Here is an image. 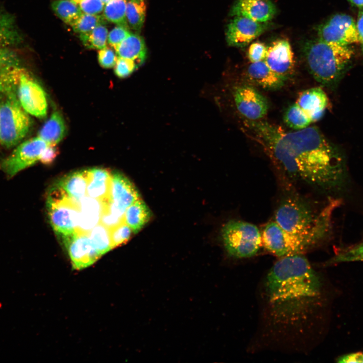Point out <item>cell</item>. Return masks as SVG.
<instances>
[{
  "label": "cell",
  "mask_w": 363,
  "mask_h": 363,
  "mask_svg": "<svg viewBox=\"0 0 363 363\" xmlns=\"http://www.w3.org/2000/svg\"><path fill=\"white\" fill-rule=\"evenodd\" d=\"M244 124L246 135L288 178L324 190L342 184L346 174L342 159L316 127L287 132L261 119H246Z\"/></svg>",
  "instance_id": "1"
},
{
  "label": "cell",
  "mask_w": 363,
  "mask_h": 363,
  "mask_svg": "<svg viewBox=\"0 0 363 363\" xmlns=\"http://www.w3.org/2000/svg\"><path fill=\"white\" fill-rule=\"evenodd\" d=\"M321 296L320 277L304 255L279 258L262 285L267 331L274 337L292 341L310 335Z\"/></svg>",
  "instance_id": "2"
},
{
  "label": "cell",
  "mask_w": 363,
  "mask_h": 363,
  "mask_svg": "<svg viewBox=\"0 0 363 363\" xmlns=\"http://www.w3.org/2000/svg\"><path fill=\"white\" fill-rule=\"evenodd\" d=\"M303 52L310 74L326 86H333L340 80L354 53L349 46L327 42L319 38L307 41Z\"/></svg>",
  "instance_id": "3"
},
{
  "label": "cell",
  "mask_w": 363,
  "mask_h": 363,
  "mask_svg": "<svg viewBox=\"0 0 363 363\" xmlns=\"http://www.w3.org/2000/svg\"><path fill=\"white\" fill-rule=\"evenodd\" d=\"M339 202L331 201L318 213L301 198L290 196L283 199L277 208L274 221L285 231L304 234L315 231L329 232L332 215Z\"/></svg>",
  "instance_id": "4"
},
{
  "label": "cell",
  "mask_w": 363,
  "mask_h": 363,
  "mask_svg": "<svg viewBox=\"0 0 363 363\" xmlns=\"http://www.w3.org/2000/svg\"><path fill=\"white\" fill-rule=\"evenodd\" d=\"M263 246L279 258L304 255L321 242L329 233L315 231L299 234L284 230L274 220L267 223L261 231Z\"/></svg>",
  "instance_id": "5"
},
{
  "label": "cell",
  "mask_w": 363,
  "mask_h": 363,
  "mask_svg": "<svg viewBox=\"0 0 363 363\" xmlns=\"http://www.w3.org/2000/svg\"><path fill=\"white\" fill-rule=\"evenodd\" d=\"M31 127V118L21 105L16 93L2 94L0 144L7 148L16 147L28 134Z\"/></svg>",
  "instance_id": "6"
},
{
  "label": "cell",
  "mask_w": 363,
  "mask_h": 363,
  "mask_svg": "<svg viewBox=\"0 0 363 363\" xmlns=\"http://www.w3.org/2000/svg\"><path fill=\"white\" fill-rule=\"evenodd\" d=\"M222 236L227 252L236 258L252 257L263 246L261 231L247 221H229L222 228Z\"/></svg>",
  "instance_id": "7"
},
{
  "label": "cell",
  "mask_w": 363,
  "mask_h": 363,
  "mask_svg": "<svg viewBox=\"0 0 363 363\" xmlns=\"http://www.w3.org/2000/svg\"><path fill=\"white\" fill-rule=\"evenodd\" d=\"M77 201L58 186L48 194L46 203L49 222L61 238L77 232L80 213Z\"/></svg>",
  "instance_id": "8"
},
{
  "label": "cell",
  "mask_w": 363,
  "mask_h": 363,
  "mask_svg": "<svg viewBox=\"0 0 363 363\" xmlns=\"http://www.w3.org/2000/svg\"><path fill=\"white\" fill-rule=\"evenodd\" d=\"M48 144L39 137L18 144L13 151L0 163V169L8 177H13L39 161Z\"/></svg>",
  "instance_id": "9"
},
{
  "label": "cell",
  "mask_w": 363,
  "mask_h": 363,
  "mask_svg": "<svg viewBox=\"0 0 363 363\" xmlns=\"http://www.w3.org/2000/svg\"><path fill=\"white\" fill-rule=\"evenodd\" d=\"M318 38L327 42L349 46L359 43L356 23L349 15H334L317 28Z\"/></svg>",
  "instance_id": "10"
},
{
  "label": "cell",
  "mask_w": 363,
  "mask_h": 363,
  "mask_svg": "<svg viewBox=\"0 0 363 363\" xmlns=\"http://www.w3.org/2000/svg\"><path fill=\"white\" fill-rule=\"evenodd\" d=\"M16 94L21 105L29 114L39 118L46 117L47 102L45 93L26 69L21 75Z\"/></svg>",
  "instance_id": "11"
},
{
  "label": "cell",
  "mask_w": 363,
  "mask_h": 363,
  "mask_svg": "<svg viewBox=\"0 0 363 363\" xmlns=\"http://www.w3.org/2000/svg\"><path fill=\"white\" fill-rule=\"evenodd\" d=\"M233 98L237 110L247 120H261L267 113L268 101L253 86L243 85L236 87Z\"/></svg>",
  "instance_id": "12"
},
{
  "label": "cell",
  "mask_w": 363,
  "mask_h": 363,
  "mask_svg": "<svg viewBox=\"0 0 363 363\" xmlns=\"http://www.w3.org/2000/svg\"><path fill=\"white\" fill-rule=\"evenodd\" d=\"M86 234L76 232L62 238L72 266L76 270L91 266L101 257Z\"/></svg>",
  "instance_id": "13"
},
{
  "label": "cell",
  "mask_w": 363,
  "mask_h": 363,
  "mask_svg": "<svg viewBox=\"0 0 363 363\" xmlns=\"http://www.w3.org/2000/svg\"><path fill=\"white\" fill-rule=\"evenodd\" d=\"M267 24L245 17L235 16L227 25V42L231 46L244 47L261 35L267 28Z\"/></svg>",
  "instance_id": "14"
},
{
  "label": "cell",
  "mask_w": 363,
  "mask_h": 363,
  "mask_svg": "<svg viewBox=\"0 0 363 363\" xmlns=\"http://www.w3.org/2000/svg\"><path fill=\"white\" fill-rule=\"evenodd\" d=\"M265 62L278 75L286 79L294 69L293 53L289 41L278 39L268 46Z\"/></svg>",
  "instance_id": "15"
},
{
  "label": "cell",
  "mask_w": 363,
  "mask_h": 363,
  "mask_svg": "<svg viewBox=\"0 0 363 363\" xmlns=\"http://www.w3.org/2000/svg\"><path fill=\"white\" fill-rule=\"evenodd\" d=\"M111 203L114 209L124 215L127 208L140 198L133 183L124 174L111 173Z\"/></svg>",
  "instance_id": "16"
},
{
  "label": "cell",
  "mask_w": 363,
  "mask_h": 363,
  "mask_svg": "<svg viewBox=\"0 0 363 363\" xmlns=\"http://www.w3.org/2000/svg\"><path fill=\"white\" fill-rule=\"evenodd\" d=\"M276 13V7L270 0H237L231 8L230 15L245 17L257 22L267 23Z\"/></svg>",
  "instance_id": "17"
},
{
  "label": "cell",
  "mask_w": 363,
  "mask_h": 363,
  "mask_svg": "<svg viewBox=\"0 0 363 363\" xmlns=\"http://www.w3.org/2000/svg\"><path fill=\"white\" fill-rule=\"evenodd\" d=\"M295 103L311 119L312 123L320 120L327 108L328 99L320 87H314L301 92Z\"/></svg>",
  "instance_id": "18"
},
{
  "label": "cell",
  "mask_w": 363,
  "mask_h": 363,
  "mask_svg": "<svg viewBox=\"0 0 363 363\" xmlns=\"http://www.w3.org/2000/svg\"><path fill=\"white\" fill-rule=\"evenodd\" d=\"M247 76L253 83L267 90L281 88L286 80L271 70L264 60L251 63L247 68Z\"/></svg>",
  "instance_id": "19"
},
{
  "label": "cell",
  "mask_w": 363,
  "mask_h": 363,
  "mask_svg": "<svg viewBox=\"0 0 363 363\" xmlns=\"http://www.w3.org/2000/svg\"><path fill=\"white\" fill-rule=\"evenodd\" d=\"M111 173L102 168L87 170L86 193L89 197L102 201H111Z\"/></svg>",
  "instance_id": "20"
},
{
  "label": "cell",
  "mask_w": 363,
  "mask_h": 363,
  "mask_svg": "<svg viewBox=\"0 0 363 363\" xmlns=\"http://www.w3.org/2000/svg\"><path fill=\"white\" fill-rule=\"evenodd\" d=\"M105 202L91 197L81 199L77 232L87 233L100 220Z\"/></svg>",
  "instance_id": "21"
},
{
  "label": "cell",
  "mask_w": 363,
  "mask_h": 363,
  "mask_svg": "<svg viewBox=\"0 0 363 363\" xmlns=\"http://www.w3.org/2000/svg\"><path fill=\"white\" fill-rule=\"evenodd\" d=\"M118 56L129 58L140 66L145 60L146 48L143 38L139 34L131 33L115 50Z\"/></svg>",
  "instance_id": "22"
},
{
  "label": "cell",
  "mask_w": 363,
  "mask_h": 363,
  "mask_svg": "<svg viewBox=\"0 0 363 363\" xmlns=\"http://www.w3.org/2000/svg\"><path fill=\"white\" fill-rule=\"evenodd\" d=\"M66 130L62 115L59 111H54L40 130L38 137L48 145H56L65 137Z\"/></svg>",
  "instance_id": "23"
},
{
  "label": "cell",
  "mask_w": 363,
  "mask_h": 363,
  "mask_svg": "<svg viewBox=\"0 0 363 363\" xmlns=\"http://www.w3.org/2000/svg\"><path fill=\"white\" fill-rule=\"evenodd\" d=\"M152 213L146 203L138 199L129 207L124 214V221L134 233H138L150 220Z\"/></svg>",
  "instance_id": "24"
},
{
  "label": "cell",
  "mask_w": 363,
  "mask_h": 363,
  "mask_svg": "<svg viewBox=\"0 0 363 363\" xmlns=\"http://www.w3.org/2000/svg\"><path fill=\"white\" fill-rule=\"evenodd\" d=\"M23 41L15 17L8 12L0 11V47H14Z\"/></svg>",
  "instance_id": "25"
},
{
  "label": "cell",
  "mask_w": 363,
  "mask_h": 363,
  "mask_svg": "<svg viewBox=\"0 0 363 363\" xmlns=\"http://www.w3.org/2000/svg\"><path fill=\"white\" fill-rule=\"evenodd\" d=\"M70 198L79 200L86 194L87 186V170H78L61 178L58 185Z\"/></svg>",
  "instance_id": "26"
},
{
  "label": "cell",
  "mask_w": 363,
  "mask_h": 363,
  "mask_svg": "<svg viewBox=\"0 0 363 363\" xmlns=\"http://www.w3.org/2000/svg\"><path fill=\"white\" fill-rule=\"evenodd\" d=\"M25 68L20 63L9 65L0 71V94L16 93L21 77Z\"/></svg>",
  "instance_id": "27"
},
{
  "label": "cell",
  "mask_w": 363,
  "mask_h": 363,
  "mask_svg": "<svg viewBox=\"0 0 363 363\" xmlns=\"http://www.w3.org/2000/svg\"><path fill=\"white\" fill-rule=\"evenodd\" d=\"M146 13L145 0H129L126 7V19L129 28L139 32L144 25Z\"/></svg>",
  "instance_id": "28"
},
{
  "label": "cell",
  "mask_w": 363,
  "mask_h": 363,
  "mask_svg": "<svg viewBox=\"0 0 363 363\" xmlns=\"http://www.w3.org/2000/svg\"><path fill=\"white\" fill-rule=\"evenodd\" d=\"M129 0H112L103 9V16L109 22L129 28L126 19V7Z\"/></svg>",
  "instance_id": "29"
},
{
  "label": "cell",
  "mask_w": 363,
  "mask_h": 363,
  "mask_svg": "<svg viewBox=\"0 0 363 363\" xmlns=\"http://www.w3.org/2000/svg\"><path fill=\"white\" fill-rule=\"evenodd\" d=\"M108 33L105 25L101 24L88 32L79 34V37L86 47L100 50L107 46Z\"/></svg>",
  "instance_id": "30"
},
{
  "label": "cell",
  "mask_w": 363,
  "mask_h": 363,
  "mask_svg": "<svg viewBox=\"0 0 363 363\" xmlns=\"http://www.w3.org/2000/svg\"><path fill=\"white\" fill-rule=\"evenodd\" d=\"M51 8L56 15L69 25L83 13L72 0H55Z\"/></svg>",
  "instance_id": "31"
},
{
  "label": "cell",
  "mask_w": 363,
  "mask_h": 363,
  "mask_svg": "<svg viewBox=\"0 0 363 363\" xmlns=\"http://www.w3.org/2000/svg\"><path fill=\"white\" fill-rule=\"evenodd\" d=\"M283 119L287 126L295 130L305 129L312 123L308 115L295 102L287 108Z\"/></svg>",
  "instance_id": "32"
},
{
  "label": "cell",
  "mask_w": 363,
  "mask_h": 363,
  "mask_svg": "<svg viewBox=\"0 0 363 363\" xmlns=\"http://www.w3.org/2000/svg\"><path fill=\"white\" fill-rule=\"evenodd\" d=\"M88 236L101 256L112 249L109 229L101 223L92 228Z\"/></svg>",
  "instance_id": "33"
},
{
  "label": "cell",
  "mask_w": 363,
  "mask_h": 363,
  "mask_svg": "<svg viewBox=\"0 0 363 363\" xmlns=\"http://www.w3.org/2000/svg\"><path fill=\"white\" fill-rule=\"evenodd\" d=\"M106 20L99 14L82 13L70 26L79 34L88 32L99 25H105Z\"/></svg>",
  "instance_id": "34"
},
{
  "label": "cell",
  "mask_w": 363,
  "mask_h": 363,
  "mask_svg": "<svg viewBox=\"0 0 363 363\" xmlns=\"http://www.w3.org/2000/svg\"><path fill=\"white\" fill-rule=\"evenodd\" d=\"M363 261V243L343 249L333 257L327 263Z\"/></svg>",
  "instance_id": "35"
},
{
  "label": "cell",
  "mask_w": 363,
  "mask_h": 363,
  "mask_svg": "<svg viewBox=\"0 0 363 363\" xmlns=\"http://www.w3.org/2000/svg\"><path fill=\"white\" fill-rule=\"evenodd\" d=\"M109 231L112 249L128 241L133 233L131 228L124 221L110 229Z\"/></svg>",
  "instance_id": "36"
},
{
  "label": "cell",
  "mask_w": 363,
  "mask_h": 363,
  "mask_svg": "<svg viewBox=\"0 0 363 363\" xmlns=\"http://www.w3.org/2000/svg\"><path fill=\"white\" fill-rule=\"evenodd\" d=\"M138 67L133 60L117 56L114 66V73L119 78H126L133 73Z\"/></svg>",
  "instance_id": "37"
},
{
  "label": "cell",
  "mask_w": 363,
  "mask_h": 363,
  "mask_svg": "<svg viewBox=\"0 0 363 363\" xmlns=\"http://www.w3.org/2000/svg\"><path fill=\"white\" fill-rule=\"evenodd\" d=\"M130 33L129 28L117 25L108 33L107 43L115 51Z\"/></svg>",
  "instance_id": "38"
},
{
  "label": "cell",
  "mask_w": 363,
  "mask_h": 363,
  "mask_svg": "<svg viewBox=\"0 0 363 363\" xmlns=\"http://www.w3.org/2000/svg\"><path fill=\"white\" fill-rule=\"evenodd\" d=\"M83 13L99 14L103 11L105 5L101 0H72Z\"/></svg>",
  "instance_id": "39"
},
{
  "label": "cell",
  "mask_w": 363,
  "mask_h": 363,
  "mask_svg": "<svg viewBox=\"0 0 363 363\" xmlns=\"http://www.w3.org/2000/svg\"><path fill=\"white\" fill-rule=\"evenodd\" d=\"M13 47H0V71L6 67L20 63L18 53Z\"/></svg>",
  "instance_id": "40"
},
{
  "label": "cell",
  "mask_w": 363,
  "mask_h": 363,
  "mask_svg": "<svg viewBox=\"0 0 363 363\" xmlns=\"http://www.w3.org/2000/svg\"><path fill=\"white\" fill-rule=\"evenodd\" d=\"M268 46L264 43L257 41L252 43L248 50V57L251 63L264 60Z\"/></svg>",
  "instance_id": "41"
},
{
  "label": "cell",
  "mask_w": 363,
  "mask_h": 363,
  "mask_svg": "<svg viewBox=\"0 0 363 363\" xmlns=\"http://www.w3.org/2000/svg\"><path fill=\"white\" fill-rule=\"evenodd\" d=\"M115 51L107 46L99 50L98 60L100 65L105 69L114 67L117 55Z\"/></svg>",
  "instance_id": "42"
},
{
  "label": "cell",
  "mask_w": 363,
  "mask_h": 363,
  "mask_svg": "<svg viewBox=\"0 0 363 363\" xmlns=\"http://www.w3.org/2000/svg\"><path fill=\"white\" fill-rule=\"evenodd\" d=\"M58 154V150L56 145H48L42 152L39 161L45 165H50Z\"/></svg>",
  "instance_id": "43"
},
{
  "label": "cell",
  "mask_w": 363,
  "mask_h": 363,
  "mask_svg": "<svg viewBox=\"0 0 363 363\" xmlns=\"http://www.w3.org/2000/svg\"><path fill=\"white\" fill-rule=\"evenodd\" d=\"M337 361L343 363H363V353L358 352L343 355L339 357Z\"/></svg>",
  "instance_id": "44"
},
{
  "label": "cell",
  "mask_w": 363,
  "mask_h": 363,
  "mask_svg": "<svg viewBox=\"0 0 363 363\" xmlns=\"http://www.w3.org/2000/svg\"><path fill=\"white\" fill-rule=\"evenodd\" d=\"M356 25L359 43L363 51V12H361L358 16Z\"/></svg>",
  "instance_id": "45"
},
{
  "label": "cell",
  "mask_w": 363,
  "mask_h": 363,
  "mask_svg": "<svg viewBox=\"0 0 363 363\" xmlns=\"http://www.w3.org/2000/svg\"><path fill=\"white\" fill-rule=\"evenodd\" d=\"M351 3L355 6L362 8L363 7V0H348Z\"/></svg>",
  "instance_id": "46"
},
{
  "label": "cell",
  "mask_w": 363,
  "mask_h": 363,
  "mask_svg": "<svg viewBox=\"0 0 363 363\" xmlns=\"http://www.w3.org/2000/svg\"><path fill=\"white\" fill-rule=\"evenodd\" d=\"M111 1L112 0H101V1L103 2V3L104 5H106V4H107L108 3H109V2Z\"/></svg>",
  "instance_id": "47"
}]
</instances>
